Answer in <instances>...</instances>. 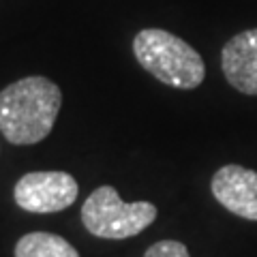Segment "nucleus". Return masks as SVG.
Wrapping results in <instances>:
<instances>
[{"label":"nucleus","mask_w":257,"mask_h":257,"mask_svg":"<svg viewBox=\"0 0 257 257\" xmlns=\"http://www.w3.org/2000/svg\"><path fill=\"white\" fill-rule=\"evenodd\" d=\"M62 92L52 79L32 75L0 90V131L9 144L30 146L52 133Z\"/></svg>","instance_id":"obj_1"},{"label":"nucleus","mask_w":257,"mask_h":257,"mask_svg":"<svg viewBox=\"0 0 257 257\" xmlns=\"http://www.w3.org/2000/svg\"><path fill=\"white\" fill-rule=\"evenodd\" d=\"M15 257H79V253L62 236L50 231H32L18 240Z\"/></svg>","instance_id":"obj_7"},{"label":"nucleus","mask_w":257,"mask_h":257,"mask_svg":"<svg viewBox=\"0 0 257 257\" xmlns=\"http://www.w3.org/2000/svg\"><path fill=\"white\" fill-rule=\"evenodd\" d=\"M212 195L225 210L246 221H257V172L242 165H223L210 182Z\"/></svg>","instance_id":"obj_5"},{"label":"nucleus","mask_w":257,"mask_h":257,"mask_svg":"<svg viewBox=\"0 0 257 257\" xmlns=\"http://www.w3.org/2000/svg\"><path fill=\"white\" fill-rule=\"evenodd\" d=\"M157 219V206L150 202L120 199L114 187H99L86 197L82 206L84 227L96 238L124 240L142 234Z\"/></svg>","instance_id":"obj_3"},{"label":"nucleus","mask_w":257,"mask_h":257,"mask_svg":"<svg viewBox=\"0 0 257 257\" xmlns=\"http://www.w3.org/2000/svg\"><path fill=\"white\" fill-rule=\"evenodd\" d=\"M144 257H191L189 248L178 240H161V242L152 244Z\"/></svg>","instance_id":"obj_8"},{"label":"nucleus","mask_w":257,"mask_h":257,"mask_svg":"<svg viewBox=\"0 0 257 257\" xmlns=\"http://www.w3.org/2000/svg\"><path fill=\"white\" fill-rule=\"evenodd\" d=\"M77 191V180L67 172H30L18 180L13 197L22 210L47 214L67 210Z\"/></svg>","instance_id":"obj_4"},{"label":"nucleus","mask_w":257,"mask_h":257,"mask_svg":"<svg viewBox=\"0 0 257 257\" xmlns=\"http://www.w3.org/2000/svg\"><path fill=\"white\" fill-rule=\"evenodd\" d=\"M133 54L142 67L165 86L193 90L206 77L199 52L167 30H140L133 39Z\"/></svg>","instance_id":"obj_2"},{"label":"nucleus","mask_w":257,"mask_h":257,"mask_svg":"<svg viewBox=\"0 0 257 257\" xmlns=\"http://www.w3.org/2000/svg\"><path fill=\"white\" fill-rule=\"evenodd\" d=\"M225 79L242 94L257 96V28L238 32L221 52Z\"/></svg>","instance_id":"obj_6"}]
</instances>
